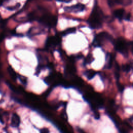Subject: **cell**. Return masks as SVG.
<instances>
[{
  "label": "cell",
  "mask_w": 133,
  "mask_h": 133,
  "mask_svg": "<svg viewBox=\"0 0 133 133\" xmlns=\"http://www.w3.org/2000/svg\"><path fill=\"white\" fill-rule=\"evenodd\" d=\"M103 14L101 9L97 6L94 8L87 20V23L92 29H99L102 26Z\"/></svg>",
  "instance_id": "1"
},
{
  "label": "cell",
  "mask_w": 133,
  "mask_h": 133,
  "mask_svg": "<svg viewBox=\"0 0 133 133\" xmlns=\"http://www.w3.org/2000/svg\"><path fill=\"white\" fill-rule=\"evenodd\" d=\"M37 20L41 24L50 28L56 26L58 22L57 17L50 14H45L42 17L38 18Z\"/></svg>",
  "instance_id": "2"
},
{
  "label": "cell",
  "mask_w": 133,
  "mask_h": 133,
  "mask_svg": "<svg viewBox=\"0 0 133 133\" xmlns=\"http://www.w3.org/2000/svg\"><path fill=\"white\" fill-rule=\"evenodd\" d=\"M105 41H113V38L108 33L102 32L95 36L92 44L95 47H100Z\"/></svg>",
  "instance_id": "3"
},
{
  "label": "cell",
  "mask_w": 133,
  "mask_h": 133,
  "mask_svg": "<svg viewBox=\"0 0 133 133\" xmlns=\"http://www.w3.org/2000/svg\"><path fill=\"white\" fill-rule=\"evenodd\" d=\"M116 50L123 55L127 54V43L122 38H118L114 42Z\"/></svg>",
  "instance_id": "4"
},
{
  "label": "cell",
  "mask_w": 133,
  "mask_h": 133,
  "mask_svg": "<svg viewBox=\"0 0 133 133\" xmlns=\"http://www.w3.org/2000/svg\"><path fill=\"white\" fill-rule=\"evenodd\" d=\"M60 43L61 38L59 36L56 35L53 36H50L48 37L46 41L45 46L47 48H51L58 45L60 44Z\"/></svg>",
  "instance_id": "5"
},
{
  "label": "cell",
  "mask_w": 133,
  "mask_h": 133,
  "mask_svg": "<svg viewBox=\"0 0 133 133\" xmlns=\"http://www.w3.org/2000/svg\"><path fill=\"white\" fill-rule=\"evenodd\" d=\"M85 6L82 4H77L71 6H66L64 8V9L66 11L78 12L83 11L85 9Z\"/></svg>",
  "instance_id": "6"
},
{
  "label": "cell",
  "mask_w": 133,
  "mask_h": 133,
  "mask_svg": "<svg viewBox=\"0 0 133 133\" xmlns=\"http://www.w3.org/2000/svg\"><path fill=\"white\" fill-rule=\"evenodd\" d=\"M20 124V118L19 116L16 113H14L10 119V126L12 127H18Z\"/></svg>",
  "instance_id": "7"
},
{
  "label": "cell",
  "mask_w": 133,
  "mask_h": 133,
  "mask_svg": "<svg viewBox=\"0 0 133 133\" xmlns=\"http://www.w3.org/2000/svg\"><path fill=\"white\" fill-rule=\"evenodd\" d=\"M96 74H97V72L93 70H88L85 71L84 72V75L89 80L95 77V76L96 75Z\"/></svg>",
  "instance_id": "8"
},
{
  "label": "cell",
  "mask_w": 133,
  "mask_h": 133,
  "mask_svg": "<svg viewBox=\"0 0 133 133\" xmlns=\"http://www.w3.org/2000/svg\"><path fill=\"white\" fill-rule=\"evenodd\" d=\"M124 13H125V11L123 9H118L115 10L114 11L113 14L114 16L116 18L121 20V19H122L124 17Z\"/></svg>",
  "instance_id": "9"
},
{
  "label": "cell",
  "mask_w": 133,
  "mask_h": 133,
  "mask_svg": "<svg viewBox=\"0 0 133 133\" xmlns=\"http://www.w3.org/2000/svg\"><path fill=\"white\" fill-rule=\"evenodd\" d=\"M7 70L12 79L14 81H16V79H17V78H18V77L17 73L15 71V70L11 66H9L7 69Z\"/></svg>",
  "instance_id": "10"
},
{
  "label": "cell",
  "mask_w": 133,
  "mask_h": 133,
  "mask_svg": "<svg viewBox=\"0 0 133 133\" xmlns=\"http://www.w3.org/2000/svg\"><path fill=\"white\" fill-rule=\"evenodd\" d=\"M76 31V29L75 28H69V29H67L66 30L63 31L62 33H61V34L62 35H66L67 34H70V33H74Z\"/></svg>",
  "instance_id": "11"
},
{
  "label": "cell",
  "mask_w": 133,
  "mask_h": 133,
  "mask_svg": "<svg viewBox=\"0 0 133 133\" xmlns=\"http://www.w3.org/2000/svg\"><path fill=\"white\" fill-rule=\"evenodd\" d=\"M94 59L92 58V56L91 55H88L84 59L83 64L84 65H87L88 64H90L92 61Z\"/></svg>",
  "instance_id": "12"
},
{
  "label": "cell",
  "mask_w": 133,
  "mask_h": 133,
  "mask_svg": "<svg viewBox=\"0 0 133 133\" xmlns=\"http://www.w3.org/2000/svg\"><path fill=\"white\" fill-rule=\"evenodd\" d=\"M113 57L112 55H111L109 56V58L108 59V61L107 63V69H110L112 67V62H113Z\"/></svg>",
  "instance_id": "13"
},
{
  "label": "cell",
  "mask_w": 133,
  "mask_h": 133,
  "mask_svg": "<svg viewBox=\"0 0 133 133\" xmlns=\"http://www.w3.org/2000/svg\"><path fill=\"white\" fill-rule=\"evenodd\" d=\"M122 70H123V71H125L126 72H128L131 70V66L128 64H124L122 66Z\"/></svg>",
  "instance_id": "14"
},
{
  "label": "cell",
  "mask_w": 133,
  "mask_h": 133,
  "mask_svg": "<svg viewBox=\"0 0 133 133\" xmlns=\"http://www.w3.org/2000/svg\"><path fill=\"white\" fill-rule=\"evenodd\" d=\"M20 6V3H17V4H16L15 5H14L13 6L7 7V9L9 10H16V9L19 8V7Z\"/></svg>",
  "instance_id": "15"
},
{
  "label": "cell",
  "mask_w": 133,
  "mask_h": 133,
  "mask_svg": "<svg viewBox=\"0 0 133 133\" xmlns=\"http://www.w3.org/2000/svg\"><path fill=\"white\" fill-rule=\"evenodd\" d=\"M116 85H117V88H118L119 91L121 92H122L124 90V86L118 82H117Z\"/></svg>",
  "instance_id": "16"
},
{
  "label": "cell",
  "mask_w": 133,
  "mask_h": 133,
  "mask_svg": "<svg viewBox=\"0 0 133 133\" xmlns=\"http://www.w3.org/2000/svg\"><path fill=\"white\" fill-rule=\"evenodd\" d=\"M18 78H19L20 82L24 85H26L27 84V79L26 77H25L24 76H20V77L18 76Z\"/></svg>",
  "instance_id": "17"
},
{
  "label": "cell",
  "mask_w": 133,
  "mask_h": 133,
  "mask_svg": "<svg viewBox=\"0 0 133 133\" xmlns=\"http://www.w3.org/2000/svg\"><path fill=\"white\" fill-rule=\"evenodd\" d=\"M94 117H95V118L96 119H99L100 117V113L98 112V111L96 110H95L94 111Z\"/></svg>",
  "instance_id": "18"
},
{
  "label": "cell",
  "mask_w": 133,
  "mask_h": 133,
  "mask_svg": "<svg viewBox=\"0 0 133 133\" xmlns=\"http://www.w3.org/2000/svg\"><path fill=\"white\" fill-rule=\"evenodd\" d=\"M40 133H49V131L47 128H43L41 129L39 131Z\"/></svg>",
  "instance_id": "19"
},
{
  "label": "cell",
  "mask_w": 133,
  "mask_h": 133,
  "mask_svg": "<svg viewBox=\"0 0 133 133\" xmlns=\"http://www.w3.org/2000/svg\"><path fill=\"white\" fill-rule=\"evenodd\" d=\"M119 133H128L127 130H126L125 128H118Z\"/></svg>",
  "instance_id": "20"
},
{
  "label": "cell",
  "mask_w": 133,
  "mask_h": 133,
  "mask_svg": "<svg viewBox=\"0 0 133 133\" xmlns=\"http://www.w3.org/2000/svg\"><path fill=\"white\" fill-rule=\"evenodd\" d=\"M58 2H62V3H69L72 2V0H56Z\"/></svg>",
  "instance_id": "21"
},
{
  "label": "cell",
  "mask_w": 133,
  "mask_h": 133,
  "mask_svg": "<svg viewBox=\"0 0 133 133\" xmlns=\"http://www.w3.org/2000/svg\"><path fill=\"white\" fill-rule=\"evenodd\" d=\"M130 18V14H128L126 16H125V19L127 20H129Z\"/></svg>",
  "instance_id": "22"
},
{
  "label": "cell",
  "mask_w": 133,
  "mask_h": 133,
  "mask_svg": "<svg viewBox=\"0 0 133 133\" xmlns=\"http://www.w3.org/2000/svg\"><path fill=\"white\" fill-rule=\"evenodd\" d=\"M6 1V0H0V6H2Z\"/></svg>",
  "instance_id": "23"
},
{
  "label": "cell",
  "mask_w": 133,
  "mask_h": 133,
  "mask_svg": "<svg viewBox=\"0 0 133 133\" xmlns=\"http://www.w3.org/2000/svg\"><path fill=\"white\" fill-rule=\"evenodd\" d=\"M131 51H132V52L133 53V42L131 43Z\"/></svg>",
  "instance_id": "24"
},
{
  "label": "cell",
  "mask_w": 133,
  "mask_h": 133,
  "mask_svg": "<svg viewBox=\"0 0 133 133\" xmlns=\"http://www.w3.org/2000/svg\"><path fill=\"white\" fill-rule=\"evenodd\" d=\"M28 1H32V0H27Z\"/></svg>",
  "instance_id": "25"
},
{
  "label": "cell",
  "mask_w": 133,
  "mask_h": 133,
  "mask_svg": "<svg viewBox=\"0 0 133 133\" xmlns=\"http://www.w3.org/2000/svg\"><path fill=\"white\" fill-rule=\"evenodd\" d=\"M46 1H50L51 0H46Z\"/></svg>",
  "instance_id": "26"
},
{
  "label": "cell",
  "mask_w": 133,
  "mask_h": 133,
  "mask_svg": "<svg viewBox=\"0 0 133 133\" xmlns=\"http://www.w3.org/2000/svg\"><path fill=\"white\" fill-rule=\"evenodd\" d=\"M132 86H133V84H132Z\"/></svg>",
  "instance_id": "27"
}]
</instances>
